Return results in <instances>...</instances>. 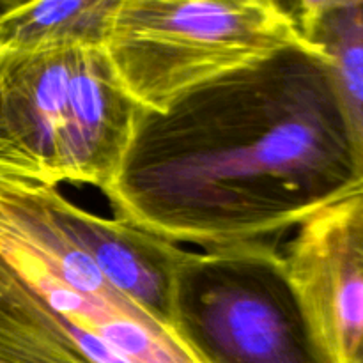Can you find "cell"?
Listing matches in <instances>:
<instances>
[{
	"instance_id": "cell-1",
	"label": "cell",
	"mask_w": 363,
	"mask_h": 363,
	"mask_svg": "<svg viewBox=\"0 0 363 363\" xmlns=\"http://www.w3.org/2000/svg\"><path fill=\"white\" fill-rule=\"evenodd\" d=\"M363 186L325 57L300 43L163 113L144 112L116 179L113 216L201 252L279 248Z\"/></svg>"
},
{
	"instance_id": "cell-2",
	"label": "cell",
	"mask_w": 363,
	"mask_h": 363,
	"mask_svg": "<svg viewBox=\"0 0 363 363\" xmlns=\"http://www.w3.org/2000/svg\"><path fill=\"white\" fill-rule=\"evenodd\" d=\"M144 112L103 46L0 48V179L105 191Z\"/></svg>"
},
{
	"instance_id": "cell-3",
	"label": "cell",
	"mask_w": 363,
	"mask_h": 363,
	"mask_svg": "<svg viewBox=\"0 0 363 363\" xmlns=\"http://www.w3.org/2000/svg\"><path fill=\"white\" fill-rule=\"evenodd\" d=\"M48 188L0 179V273L25 301L91 363H204L103 277Z\"/></svg>"
},
{
	"instance_id": "cell-4",
	"label": "cell",
	"mask_w": 363,
	"mask_h": 363,
	"mask_svg": "<svg viewBox=\"0 0 363 363\" xmlns=\"http://www.w3.org/2000/svg\"><path fill=\"white\" fill-rule=\"evenodd\" d=\"M300 43L286 2L117 0L103 50L126 94L145 112L163 113Z\"/></svg>"
},
{
	"instance_id": "cell-5",
	"label": "cell",
	"mask_w": 363,
	"mask_h": 363,
	"mask_svg": "<svg viewBox=\"0 0 363 363\" xmlns=\"http://www.w3.org/2000/svg\"><path fill=\"white\" fill-rule=\"evenodd\" d=\"M176 330L204 363H323L287 286L280 248L188 250Z\"/></svg>"
},
{
	"instance_id": "cell-6",
	"label": "cell",
	"mask_w": 363,
	"mask_h": 363,
	"mask_svg": "<svg viewBox=\"0 0 363 363\" xmlns=\"http://www.w3.org/2000/svg\"><path fill=\"white\" fill-rule=\"evenodd\" d=\"M323 363H363V186L312 213L280 250Z\"/></svg>"
},
{
	"instance_id": "cell-7",
	"label": "cell",
	"mask_w": 363,
	"mask_h": 363,
	"mask_svg": "<svg viewBox=\"0 0 363 363\" xmlns=\"http://www.w3.org/2000/svg\"><path fill=\"white\" fill-rule=\"evenodd\" d=\"M48 199L59 222L103 277L147 314L176 330L177 280L188 250L116 216L92 215L57 188H48Z\"/></svg>"
},
{
	"instance_id": "cell-8",
	"label": "cell",
	"mask_w": 363,
	"mask_h": 363,
	"mask_svg": "<svg viewBox=\"0 0 363 363\" xmlns=\"http://www.w3.org/2000/svg\"><path fill=\"white\" fill-rule=\"evenodd\" d=\"M300 41L328 62L363 174V0L286 2Z\"/></svg>"
},
{
	"instance_id": "cell-9",
	"label": "cell",
	"mask_w": 363,
	"mask_h": 363,
	"mask_svg": "<svg viewBox=\"0 0 363 363\" xmlns=\"http://www.w3.org/2000/svg\"><path fill=\"white\" fill-rule=\"evenodd\" d=\"M117 0H9L0 11V48L103 46Z\"/></svg>"
},
{
	"instance_id": "cell-10",
	"label": "cell",
	"mask_w": 363,
	"mask_h": 363,
	"mask_svg": "<svg viewBox=\"0 0 363 363\" xmlns=\"http://www.w3.org/2000/svg\"><path fill=\"white\" fill-rule=\"evenodd\" d=\"M0 363H91L0 273Z\"/></svg>"
},
{
	"instance_id": "cell-11",
	"label": "cell",
	"mask_w": 363,
	"mask_h": 363,
	"mask_svg": "<svg viewBox=\"0 0 363 363\" xmlns=\"http://www.w3.org/2000/svg\"><path fill=\"white\" fill-rule=\"evenodd\" d=\"M7 4H9V0H0V11H2Z\"/></svg>"
}]
</instances>
